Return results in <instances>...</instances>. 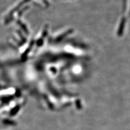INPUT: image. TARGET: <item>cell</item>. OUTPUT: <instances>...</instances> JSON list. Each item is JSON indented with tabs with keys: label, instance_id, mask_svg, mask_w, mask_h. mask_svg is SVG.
I'll return each instance as SVG.
<instances>
[{
	"label": "cell",
	"instance_id": "6da1fadb",
	"mask_svg": "<svg viewBox=\"0 0 130 130\" xmlns=\"http://www.w3.org/2000/svg\"><path fill=\"white\" fill-rule=\"evenodd\" d=\"M125 23H126L125 19L124 18H123L121 20V22H120L119 29H118V35L119 36H122V35H123L124 29V27H125Z\"/></svg>",
	"mask_w": 130,
	"mask_h": 130
},
{
	"label": "cell",
	"instance_id": "7a4b0ae2",
	"mask_svg": "<svg viewBox=\"0 0 130 130\" xmlns=\"http://www.w3.org/2000/svg\"><path fill=\"white\" fill-rule=\"evenodd\" d=\"M71 32H72V30H68V31L65 32V33H64V34H62V35L59 36V37H58V41H60L61 40H62L63 38H64V37H65V36H66L67 35H68V34H70Z\"/></svg>",
	"mask_w": 130,
	"mask_h": 130
}]
</instances>
